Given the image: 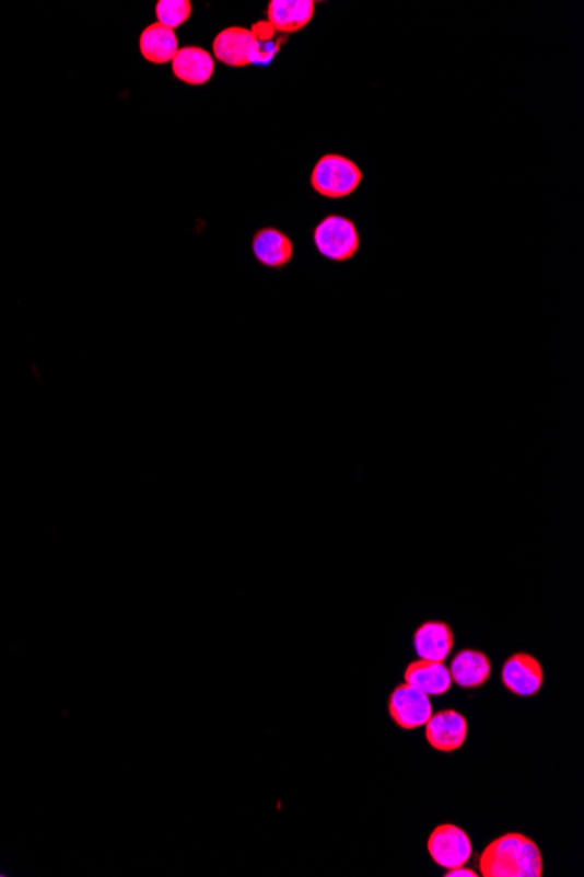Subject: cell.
<instances>
[{
    "label": "cell",
    "mask_w": 584,
    "mask_h": 877,
    "mask_svg": "<svg viewBox=\"0 0 584 877\" xmlns=\"http://www.w3.org/2000/svg\"><path fill=\"white\" fill-rule=\"evenodd\" d=\"M315 247L323 258L343 263L352 259L361 247L358 228L343 216H327L314 232Z\"/></svg>",
    "instance_id": "3957f363"
},
{
    "label": "cell",
    "mask_w": 584,
    "mask_h": 877,
    "mask_svg": "<svg viewBox=\"0 0 584 877\" xmlns=\"http://www.w3.org/2000/svg\"><path fill=\"white\" fill-rule=\"evenodd\" d=\"M501 681L516 697H533L545 683V669L534 655L518 651L502 666Z\"/></svg>",
    "instance_id": "8992f818"
},
{
    "label": "cell",
    "mask_w": 584,
    "mask_h": 877,
    "mask_svg": "<svg viewBox=\"0 0 584 877\" xmlns=\"http://www.w3.org/2000/svg\"><path fill=\"white\" fill-rule=\"evenodd\" d=\"M253 48V32L244 26H230L226 31L219 32L214 39V57L223 61L224 66H250Z\"/></svg>",
    "instance_id": "5bb4252c"
},
{
    "label": "cell",
    "mask_w": 584,
    "mask_h": 877,
    "mask_svg": "<svg viewBox=\"0 0 584 877\" xmlns=\"http://www.w3.org/2000/svg\"><path fill=\"white\" fill-rule=\"evenodd\" d=\"M314 13V0H271L267 16L280 34H294L312 22Z\"/></svg>",
    "instance_id": "4fadbf2b"
},
{
    "label": "cell",
    "mask_w": 584,
    "mask_h": 877,
    "mask_svg": "<svg viewBox=\"0 0 584 877\" xmlns=\"http://www.w3.org/2000/svg\"><path fill=\"white\" fill-rule=\"evenodd\" d=\"M388 716L402 730L420 729L431 718L432 704L428 694L401 683L388 695Z\"/></svg>",
    "instance_id": "5b68a950"
},
{
    "label": "cell",
    "mask_w": 584,
    "mask_h": 877,
    "mask_svg": "<svg viewBox=\"0 0 584 877\" xmlns=\"http://www.w3.org/2000/svg\"><path fill=\"white\" fill-rule=\"evenodd\" d=\"M446 877H478L480 874H476L472 869H467L464 865L460 867H454V869L446 870Z\"/></svg>",
    "instance_id": "ac0fdd59"
},
{
    "label": "cell",
    "mask_w": 584,
    "mask_h": 877,
    "mask_svg": "<svg viewBox=\"0 0 584 877\" xmlns=\"http://www.w3.org/2000/svg\"><path fill=\"white\" fill-rule=\"evenodd\" d=\"M542 853L533 839L510 832L495 839L480 855L483 877H541Z\"/></svg>",
    "instance_id": "6da1fadb"
},
{
    "label": "cell",
    "mask_w": 584,
    "mask_h": 877,
    "mask_svg": "<svg viewBox=\"0 0 584 877\" xmlns=\"http://www.w3.org/2000/svg\"><path fill=\"white\" fill-rule=\"evenodd\" d=\"M448 671L460 689H480L492 677V660L484 651L464 648L454 655Z\"/></svg>",
    "instance_id": "9c48e42d"
},
{
    "label": "cell",
    "mask_w": 584,
    "mask_h": 877,
    "mask_svg": "<svg viewBox=\"0 0 584 877\" xmlns=\"http://www.w3.org/2000/svg\"><path fill=\"white\" fill-rule=\"evenodd\" d=\"M254 258L262 267L280 270L294 258V244L285 233L277 228H261L253 239Z\"/></svg>",
    "instance_id": "30bf717a"
},
{
    "label": "cell",
    "mask_w": 584,
    "mask_h": 877,
    "mask_svg": "<svg viewBox=\"0 0 584 877\" xmlns=\"http://www.w3.org/2000/svg\"><path fill=\"white\" fill-rule=\"evenodd\" d=\"M362 181V172L352 160L340 154H326L312 171V188L326 198L350 197Z\"/></svg>",
    "instance_id": "7a4b0ae2"
},
{
    "label": "cell",
    "mask_w": 584,
    "mask_h": 877,
    "mask_svg": "<svg viewBox=\"0 0 584 877\" xmlns=\"http://www.w3.org/2000/svg\"><path fill=\"white\" fill-rule=\"evenodd\" d=\"M172 70H174L175 78L183 83L200 86V84L209 83L210 78L214 74V58L210 57V53L203 48L186 46V48H179L172 60Z\"/></svg>",
    "instance_id": "7c38bea8"
},
{
    "label": "cell",
    "mask_w": 584,
    "mask_h": 877,
    "mask_svg": "<svg viewBox=\"0 0 584 877\" xmlns=\"http://www.w3.org/2000/svg\"><path fill=\"white\" fill-rule=\"evenodd\" d=\"M191 11L189 0H160L156 4L157 23L175 31L177 26L188 22Z\"/></svg>",
    "instance_id": "e0dca14e"
},
{
    "label": "cell",
    "mask_w": 584,
    "mask_h": 877,
    "mask_svg": "<svg viewBox=\"0 0 584 877\" xmlns=\"http://www.w3.org/2000/svg\"><path fill=\"white\" fill-rule=\"evenodd\" d=\"M405 681L408 685L419 689L428 695H445L449 692L454 681L449 677L448 668L445 662H434V660L417 659L406 668Z\"/></svg>",
    "instance_id": "8fae6325"
},
{
    "label": "cell",
    "mask_w": 584,
    "mask_h": 877,
    "mask_svg": "<svg viewBox=\"0 0 584 877\" xmlns=\"http://www.w3.org/2000/svg\"><path fill=\"white\" fill-rule=\"evenodd\" d=\"M254 48L250 64L253 66H270L277 53L284 44V37H280L279 32L273 28L268 20L254 23L253 28Z\"/></svg>",
    "instance_id": "2e32d148"
},
{
    "label": "cell",
    "mask_w": 584,
    "mask_h": 877,
    "mask_svg": "<svg viewBox=\"0 0 584 877\" xmlns=\"http://www.w3.org/2000/svg\"><path fill=\"white\" fill-rule=\"evenodd\" d=\"M454 646V628L443 620H428L414 631L413 648L419 659L445 662Z\"/></svg>",
    "instance_id": "ba28073f"
},
{
    "label": "cell",
    "mask_w": 584,
    "mask_h": 877,
    "mask_svg": "<svg viewBox=\"0 0 584 877\" xmlns=\"http://www.w3.org/2000/svg\"><path fill=\"white\" fill-rule=\"evenodd\" d=\"M428 852L434 864L443 869H454L466 865L472 855V844L466 830L445 823L432 830L428 841Z\"/></svg>",
    "instance_id": "277c9868"
},
{
    "label": "cell",
    "mask_w": 584,
    "mask_h": 877,
    "mask_svg": "<svg viewBox=\"0 0 584 877\" xmlns=\"http://www.w3.org/2000/svg\"><path fill=\"white\" fill-rule=\"evenodd\" d=\"M425 739L429 747L441 753L460 750L467 739L466 716L455 709L432 713L431 718L425 722Z\"/></svg>",
    "instance_id": "52a82bcc"
},
{
    "label": "cell",
    "mask_w": 584,
    "mask_h": 877,
    "mask_svg": "<svg viewBox=\"0 0 584 877\" xmlns=\"http://www.w3.org/2000/svg\"><path fill=\"white\" fill-rule=\"evenodd\" d=\"M139 48L145 60L163 66L174 60L179 51V39L171 28L153 23L140 34Z\"/></svg>",
    "instance_id": "9a60e30c"
}]
</instances>
